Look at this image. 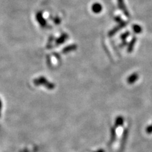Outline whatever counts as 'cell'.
Here are the masks:
<instances>
[{"mask_svg":"<svg viewBox=\"0 0 152 152\" xmlns=\"http://www.w3.org/2000/svg\"><path fill=\"white\" fill-rule=\"evenodd\" d=\"M146 132L148 133H152V126H149L146 129Z\"/></svg>","mask_w":152,"mask_h":152,"instance_id":"3957f363","label":"cell"},{"mask_svg":"<svg viewBox=\"0 0 152 152\" xmlns=\"http://www.w3.org/2000/svg\"><path fill=\"white\" fill-rule=\"evenodd\" d=\"M1 110H2V102H1V100L0 99V117H1Z\"/></svg>","mask_w":152,"mask_h":152,"instance_id":"5b68a950","label":"cell"},{"mask_svg":"<svg viewBox=\"0 0 152 152\" xmlns=\"http://www.w3.org/2000/svg\"><path fill=\"white\" fill-rule=\"evenodd\" d=\"M92 10L94 13H100L102 10V6L98 3H95L92 6Z\"/></svg>","mask_w":152,"mask_h":152,"instance_id":"6da1fadb","label":"cell"},{"mask_svg":"<svg viewBox=\"0 0 152 152\" xmlns=\"http://www.w3.org/2000/svg\"><path fill=\"white\" fill-rule=\"evenodd\" d=\"M117 1H118V5H119V6L120 7V8L123 10L126 15H128L129 13L128 12V10H126V8L125 6L124 1V0H117Z\"/></svg>","mask_w":152,"mask_h":152,"instance_id":"7a4b0ae2","label":"cell"},{"mask_svg":"<svg viewBox=\"0 0 152 152\" xmlns=\"http://www.w3.org/2000/svg\"><path fill=\"white\" fill-rule=\"evenodd\" d=\"M135 27H136V28H134V30H135V31L137 32V33H139V32H140V30H141L140 27H139L138 26H136Z\"/></svg>","mask_w":152,"mask_h":152,"instance_id":"277c9868","label":"cell"},{"mask_svg":"<svg viewBox=\"0 0 152 152\" xmlns=\"http://www.w3.org/2000/svg\"><path fill=\"white\" fill-rule=\"evenodd\" d=\"M96 152H105V151L103 150H98V151H97Z\"/></svg>","mask_w":152,"mask_h":152,"instance_id":"8992f818","label":"cell"}]
</instances>
